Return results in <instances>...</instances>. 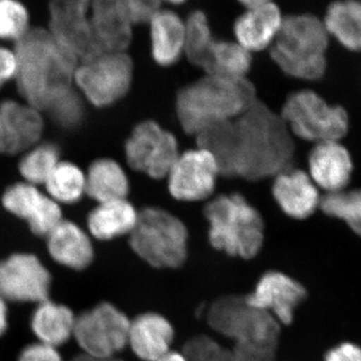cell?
<instances>
[{
  "mask_svg": "<svg viewBox=\"0 0 361 361\" xmlns=\"http://www.w3.org/2000/svg\"><path fill=\"white\" fill-rule=\"evenodd\" d=\"M198 148L212 155L220 176L261 180L291 168L294 137L280 114L256 99L238 118L196 135Z\"/></svg>",
  "mask_w": 361,
  "mask_h": 361,
  "instance_id": "1",
  "label": "cell"
},
{
  "mask_svg": "<svg viewBox=\"0 0 361 361\" xmlns=\"http://www.w3.org/2000/svg\"><path fill=\"white\" fill-rule=\"evenodd\" d=\"M16 84L25 103L42 111L73 87L78 59L44 28L30 30L16 44Z\"/></svg>",
  "mask_w": 361,
  "mask_h": 361,
  "instance_id": "2",
  "label": "cell"
},
{
  "mask_svg": "<svg viewBox=\"0 0 361 361\" xmlns=\"http://www.w3.org/2000/svg\"><path fill=\"white\" fill-rule=\"evenodd\" d=\"M256 99L248 78L205 75L178 92L176 113L184 132L196 137L211 126L238 118Z\"/></svg>",
  "mask_w": 361,
  "mask_h": 361,
  "instance_id": "3",
  "label": "cell"
},
{
  "mask_svg": "<svg viewBox=\"0 0 361 361\" xmlns=\"http://www.w3.org/2000/svg\"><path fill=\"white\" fill-rule=\"evenodd\" d=\"M330 39L322 18L312 13L284 16L276 39L270 47L278 68L296 80H322L329 68Z\"/></svg>",
  "mask_w": 361,
  "mask_h": 361,
  "instance_id": "4",
  "label": "cell"
},
{
  "mask_svg": "<svg viewBox=\"0 0 361 361\" xmlns=\"http://www.w3.org/2000/svg\"><path fill=\"white\" fill-rule=\"evenodd\" d=\"M209 223V241L232 257L251 259L264 242V222L257 209L239 194L220 195L204 210Z\"/></svg>",
  "mask_w": 361,
  "mask_h": 361,
  "instance_id": "5",
  "label": "cell"
},
{
  "mask_svg": "<svg viewBox=\"0 0 361 361\" xmlns=\"http://www.w3.org/2000/svg\"><path fill=\"white\" fill-rule=\"evenodd\" d=\"M130 245L139 257L159 269H176L188 255V230L184 223L164 209L149 207L137 215Z\"/></svg>",
  "mask_w": 361,
  "mask_h": 361,
  "instance_id": "6",
  "label": "cell"
},
{
  "mask_svg": "<svg viewBox=\"0 0 361 361\" xmlns=\"http://www.w3.org/2000/svg\"><path fill=\"white\" fill-rule=\"evenodd\" d=\"M279 114L294 137L314 145L342 141L350 130L348 111L329 103L314 90L293 92Z\"/></svg>",
  "mask_w": 361,
  "mask_h": 361,
  "instance_id": "7",
  "label": "cell"
},
{
  "mask_svg": "<svg viewBox=\"0 0 361 361\" xmlns=\"http://www.w3.org/2000/svg\"><path fill=\"white\" fill-rule=\"evenodd\" d=\"M209 325L221 336L243 345L276 346L279 322L270 315L249 305L245 296H225L211 306Z\"/></svg>",
  "mask_w": 361,
  "mask_h": 361,
  "instance_id": "8",
  "label": "cell"
},
{
  "mask_svg": "<svg viewBox=\"0 0 361 361\" xmlns=\"http://www.w3.org/2000/svg\"><path fill=\"white\" fill-rule=\"evenodd\" d=\"M133 77L134 63L127 52H101L78 63L73 85L90 104L106 108L128 94Z\"/></svg>",
  "mask_w": 361,
  "mask_h": 361,
  "instance_id": "9",
  "label": "cell"
},
{
  "mask_svg": "<svg viewBox=\"0 0 361 361\" xmlns=\"http://www.w3.org/2000/svg\"><path fill=\"white\" fill-rule=\"evenodd\" d=\"M130 325L122 311L110 303H102L75 317L73 336L82 355L109 360L128 345Z\"/></svg>",
  "mask_w": 361,
  "mask_h": 361,
  "instance_id": "10",
  "label": "cell"
},
{
  "mask_svg": "<svg viewBox=\"0 0 361 361\" xmlns=\"http://www.w3.org/2000/svg\"><path fill=\"white\" fill-rule=\"evenodd\" d=\"M125 154L133 170L163 179L180 155L179 145L175 135L155 121H144L135 126L126 142Z\"/></svg>",
  "mask_w": 361,
  "mask_h": 361,
  "instance_id": "11",
  "label": "cell"
},
{
  "mask_svg": "<svg viewBox=\"0 0 361 361\" xmlns=\"http://www.w3.org/2000/svg\"><path fill=\"white\" fill-rule=\"evenodd\" d=\"M90 1L58 0L49 4V32L78 59L101 54L90 20Z\"/></svg>",
  "mask_w": 361,
  "mask_h": 361,
  "instance_id": "12",
  "label": "cell"
},
{
  "mask_svg": "<svg viewBox=\"0 0 361 361\" xmlns=\"http://www.w3.org/2000/svg\"><path fill=\"white\" fill-rule=\"evenodd\" d=\"M220 176L215 159L201 148L180 154L167 176L170 194L184 202L205 200L215 191Z\"/></svg>",
  "mask_w": 361,
  "mask_h": 361,
  "instance_id": "13",
  "label": "cell"
},
{
  "mask_svg": "<svg viewBox=\"0 0 361 361\" xmlns=\"http://www.w3.org/2000/svg\"><path fill=\"white\" fill-rule=\"evenodd\" d=\"M51 274L30 254H16L0 263V297L4 300L42 303L49 300Z\"/></svg>",
  "mask_w": 361,
  "mask_h": 361,
  "instance_id": "14",
  "label": "cell"
},
{
  "mask_svg": "<svg viewBox=\"0 0 361 361\" xmlns=\"http://www.w3.org/2000/svg\"><path fill=\"white\" fill-rule=\"evenodd\" d=\"M306 297L305 288L288 275L277 271L265 273L245 300L249 305L272 315L282 324H290L294 312Z\"/></svg>",
  "mask_w": 361,
  "mask_h": 361,
  "instance_id": "15",
  "label": "cell"
},
{
  "mask_svg": "<svg viewBox=\"0 0 361 361\" xmlns=\"http://www.w3.org/2000/svg\"><path fill=\"white\" fill-rule=\"evenodd\" d=\"M2 204L7 211L25 220L30 230L39 236H47L63 220L59 204L28 183H18L7 188Z\"/></svg>",
  "mask_w": 361,
  "mask_h": 361,
  "instance_id": "16",
  "label": "cell"
},
{
  "mask_svg": "<svg viewBox=\"0 0 361 361\" xmlns=\"http://www.w3.org/2000/svg\"><path fill=\"white\" fill-rule=\"evenodd\" d=\"M42 111L26 103H0V154L13 155L39 144L44 132Z\"/></svg>",
  "mask_w": 361,
  "mask_h": 361,
  "instance_id": "17",
  "label": "cell"
},
{
  "mask_svg": "<svg viewBox=\"0 0 361 361\" xmlns=\"http://www.w3.org/2000/svg\"><path fill=\"white\" fill-rule=\"evenodd\" d=\"M353 172V155L341 141L316 144L308 156L307 174L325 194L348 189Z\"/></svg>",
  "mask_w": 361,
  "mask_h": 361,
  "instance_id": "18",
  "label": "cell"
},
{
  "mask_svg": "<svg viewBox=\"0 0 361 361\" xmlns=\"http://www.w3.org/2000/svg\"><path fill=\"white\" fill-rule=\"evenodd\" d=\"M241 4L245 13L234 25L236 42L251 54L270 49L284 20L279 7L266 0H247Z\"/></svg>",
  "mask_w": 361,
  "mask_h": 361,
  "instance_id": "19",
  "label": "cell"
},
{
  "mask_svg": "<svg viewBox=\"0 0 361 361\" xmlns=\"http://www.w3.org/2000/svg\"><path fill=\"white\" fill-rule=\"evenodd\" d=\"M272 194L289 217L303 220L319 208L322 195L305 171L293 167L275 176Z\"/></svg>",
  "mask_w": 361,
  "mask_h": 361,
  "instance_id": "20",
  "label": "cell"
},
{
  "mask_svg": "<svg viewBox=\"0 0 361 361\" xmlns=\"http://www.w3.org/2000/svg\"><path fill=\"white\" fill-rule=\"evenodd\" d=\"M90 20L101 52H126L132 42L133 27L122 0L90 2Z\"/></svg>",
  "mask_w": 361,
  "mask_h": 361,
  "instance_id": "21",
  "label": "cell"
},
{
  "mask_svg": "<svg viewBox=\"0 0 361 361\" xmlns=\"http://www.w3.org/2000/svg\"><path fill=\"white\" fill-rule=\"evenodd\" d=\"M174 329L165 317L145 313L130 322L128 344L137 357L156 361L170 351Z\"/></svg>",
  "mask_w": 361,
  "mask_h": 361,
  "instance_id": "22",
  "label": "cell"
},
{
  "mask_svg": "<svg viewBox=\"0 0 361 361\" xmlns=\"http://www.w3.org/2000/svg\"><path fill=\"white\" fill-rule=\"evenodd\" d=\"M47 237L49 253L61 265L82 270L92 262L94 258L92 242L75 223L61 220Z\"/></svg>",
  "mask_w": 361,
  "mask_h": 361,
  "instance_id": "23",
  "label": "cell"
},
{
  "mask_svg": "<svg viewBox=\"0 0 361 361\" xmlns=\"http://www.w3.org/2000/svg\"><path fill=\"white\" fill-rule=\"evenodd\" d=\"M149 25L156 63L161 66L174 65L184 54L185 20L175 11L161 8Z\"/></svg>",
  "mask_w": 361,
  "mask_h": 361,
  "instance_id": "24",
  "label": "cell"
},
{
  "mask_svg": "<svg viewBox=\"0 0 361 361\" xmlns=\"http://www.w3.org/2000/svg\"><path fill=\"white\" fill-rule=\"evenodd\" d=\"M322 20L330 39L336 40L346 51L361 54V1L332 2Z\"/></svg>",
  "mask_w": 361,
  "mask_h": 361,
  "instance_id": "25",
  "label": "cell"
},
{
  "mask_svg": "<svg viewBox=\"0 0 361 361\" xmlns=\"http://www.w3.org/2000/svg\"><path fill=\"white\" fill-rule=\"evenodd\" d=\"M139 212L127 199L99 203L90 212L87 225L92 236L111 240L130 234L137 223Z\"/></svg>",
  "mask_w": 361,
  "mask_h": 361,
  "instance_id": "26",
  "label": "cell"
},
{
  "mask_svg": "<svg viewBox=\"0 0 361 361\" xmlns=\"http://www.w3.org/2000/svg\"><path fill=\"white\" fill-rule=\"evenodd\" d=\"M130 182L123 169L111 159H101L90 165L85 175V194L99 203L127 199Z\"/></svg>",
  "mask_w": 361,
  "mask_h": 361,
  "instance_id": "27",
  "label": "cell"
},
{
  "mask_svg": "<svg viewBox=\"0 0 361 361\" xmlns=\"http://www.w3.org/2000/svg\"><path fill=\"white\" fill-rule=\"evenodd\" d=\"M75 323V316L70 308L47 300L33 313L32 327L39 342L56 348L73 336Z\"/></svg>",
  "mask_w": 361,
  "mask_h": 361,
  "instance_id": "28",
  "label": "cell"
},
{
  "mask_svg": "<svg viewBox=\"0 0 361 361\" xmlns=\"http://www.w3.org/2000/svg\"><path fill=\"white\" fill-rule=\"evenodd\" d=\"M216 39L203 11H196L185 20L184 54L192 65L206 73Z\"/></svg>",
  "mask_w": 361,
  "mask_h": 361,
  "instance_id": "29",
  "label": "cell"
},
{
  "mask_svg": "<svg viewBox=\"0 0 361 361\" xmlns=\"http://www.w3.org/2000/svg\"><path fill=\"white\" fill-rule=\"evenodd\" d=\"M252 66V54L236 42L216 40L210 65L205 75L229 78H247Z\"/></svg>",
  "mask_w": 361,
  "mask_h": 361,
  "instance_id": "30",
  "label": "cell"
},
{
  "mask_svg": "<svg viewBox=\"0 0 361 361\" xmlns=\"http://www.w3.org/2000/svg\"><path fill=\"white\" fill-rule=\"evenodd\" d=\"M44 186L47 195L56 203H75L85 194V174L75 164L59 161Z\"/></svg>",
  "mask_w": 361,
  "mask_h": 361,
  "instance_id": "31",
  "label": "cell"
},
{
  "mask_svg": "<svg viewBox=\"0 0 361 361\" xmlns=\"http://www.w3.org/2000/svg\"><path fill=\"white\" fill-rule=\"evenodd\" d=\"M319 209L325 215L343 221L361 237V188L323 195Z\"/></svg>",
  "mask_w": 361,
  "mask_h": 361,
  "instance_id": "32",
  "label": "cell"
},
{
  "mask_svg": "<svg viewBox=\"0 0 361 361\" xmlns=\"http://www.w3.org/2000/svg\"><path fill=\"white\" fill-rule=\"evenodd\" d=\"M58 147L37 144L26 152L20 163V172L25 183L37 186L44 184L59 163Z\"/></svg>",
  "mask_w": 361,
  "mask_h": 361,
  "instance_id": "33",
  "label": "cell"
},
{
  "mask_svg": "<svg viewBox=\"0 0 361 361\" xmlns=\"http://www.w3.org/2000/svg\"><path fill=\"white\" fill-rule=\"evenodd\" d=\"M30 30L27 8L14 0H0V39L16 44Z\"/></svg>",
  "mask_w": 361,
  "mask_h": 361,
  "instance_id": "34",
  "label": "cell"
},
{
  "mask_svg": "<svg viewBox=\"0 0 361 361\" xmlns=\"http://www.w3.org/2000/svg\"><path fill=\"white\" fill-rule=\"evenodd\" d=\"M82 97L78 90L73 87L56 99L44 111L61 127L73 129L80 125L84 116Z\"/></svg>",
  "mask_w": 361,
  "mask_h": 361,
  "instance_id": "35",
  "label": "cell"
},
{
  "mask_svg": "<svg viewBox=\"0 0 361 361\" xmlns=\"http://www.w3.org/2000/svg\"><path fill=\"white\" fill-rule=\"evenodd\" d=\"M186 361H238L233 349L225 348L207 336H195L185 344Z\"/></svg>",
  "mask_w": 361,
  "mask_h": 361,
  "instance_id": "36",
  "label": "cell"
},
{
  "mask_svg": "<svg viewBox=\"0 0 361 361\" xmlns=\"http://www.w3.org/2000/svg\"><path fill=\"white\" fill-rule=\"evenodd\" d=\"M122 4L133 26L144 23L149 25L161 8V2L156 0H122Z\"/></svg>",
  "mask_w": 361,
  "mask_h": 361,
  "instance_id": "37",
  "label": "cell"
},
{
  "mask_svg": "<svg viewBox=\"0 0 361 361\" xmlns=\"http://www.w3.org/2000/svg\"><path fill=\"white\" fill-rule=\"evenodd\" d=\"M18 361H63L56 348L47 344H32L21 353Z\"/></svg>",
  "mask_w": 361,
  "mask_h": 361,
  "instance_id": "38",
  "label": "cell"
},
{
  "mask_svg": "<svg viewBox=\"0 0 361 361\" xmlns=\"http://www.w3.org/2000/svg\"><path fill=\"white\" fill-rule=\"evenodd\" d=\"M18 73V58L16 51L0 47V87L13 80Z\"/></svg>",
  "mask_w": 361,
  "mask_h": 361,
  "instance_id": "39",
  "label": "cell"
},
{
  "mask_svg": "<svg viewBox=\"0 0 361 361\" xmlns=\"http://www.w3.org/2000/svg\"><path fill=\"white\" fill-rule=\"evenodd\" d=\"M325 361H361V348L353 343H343L331 349Z\"/></svg>",
  "mask_w": 361,
  "mask_h": 361,
  "instance_id": "40",
  "label": "cell"
},
{
  "mask_svg": "<svg viewBox=\"0 0 361 361\" xmlns=\"http://www.w3.org/2000/svg\"><path fill=\"white\" fill-rule=\"evenodd\" d=\"M7 329V307L6 300L0 297V336L6 332Z\"/></svg>",
  "mask_w": 361,
  "mask_h": 361,
  "instance_id": "41",
  "label": "cell"
},
{
  "mask_svg": "<svg viewBox=\"0 0 361 361\" xmlns=\"http://www.w3.org/2000/svg\"><path fill=\"white\" fill-rule=\"evenodd\" d=\"M156 361H186L185 356L180 355L179 353H174V351H169L167 355L161 356V358Z\"/></svg>",
  "mask_w": 361,
  "mask_h": 361,
  "instance_id": "42",
  "label": "cell"
},
{
  "mask_svg": "<svg viewBox=\"0 0 361 361\" xmlns=\"http://www.w3.org/2000/svg\"><path fill=\"white\" fill-rule=\"evenodd\" d=\"M71 361H104V360H96V358L90 357L85 355H78L77 357L73 358Z\"/></svg>",
  "mask_w": 361,
  "mask_h": 361,
  "instance_id": "43",
  "label": "cell"
},
{
  "mask_svg": "<svg viewBox=\"0 0 361 361\" xmlns=\"http://www.w3.org/2000/svg\"><path fill=\"white\" fill-rule=\"evenodd\" d=\"M104 361H123V360H116V358L114 357V358H109V360H104Z\"/></svg>",
  "mask_w": 361,
  "mask_h": 361,
  "instance_id": "44",
  "label": "cell"
}]
</instances>
